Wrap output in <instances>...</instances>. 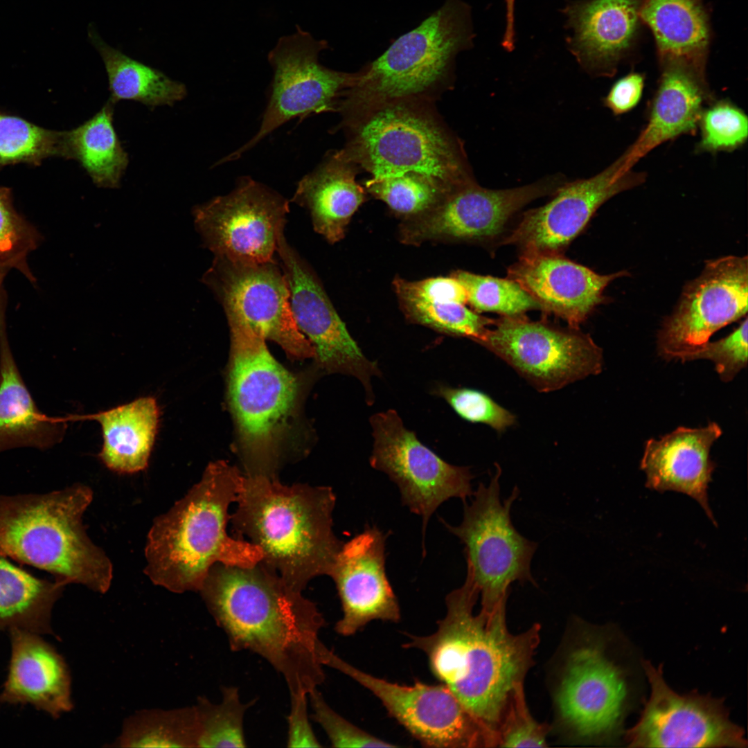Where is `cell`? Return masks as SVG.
Returning <instances> with one entry per match:
<instances>
[{
    "label": "cell",
    "instance_id": "obj_1",
    "mask_svg": "<svg viewBox=\"0 0 748 748\" xmlns=\"http://www.w3.org/2000/svg\"><path fill=\"white\" fill-rule=\"evenodd\" d=\"M479 592L466 574L445 598L446 614L427 636L409 635L406 648L424 652L434 676L483 727L497 747L501 723L516 695L524 691L540 641V626L511 633L503 602L474 608Z\"/></svg>",
    "mask_w": 748,
    "mask_h": 748
},
{
    "label": "cell",
    "instance_id": "obj_2",
    "mask_svg": "<svg viewBox=\"0 0 748 748\" xmlns=\"http://www.w3.org/2000/svg\"><path fill=\"white\" fill-rule=\"evenodd\" d=\"M199 591L231 650L262 657L283 677L290 694H308L323 682L319 634L325 621L302 592L260 562L216 564Z\"/></svg>",
    "mask_w": 748,
    "mask_h": 748
},
{
    "label": "cell",
    "instance_id": "obj_3",
    "mask_svg": "<svg viewBox=\"0 0 748 748\" xmlns=\"http://www.w3.org/2000/svg\"><path fill=\"white\" fill-rule=\"evenodd\" d=\"M335 502L330 487L243 474L229 522L235 537L260 549L262 565L303 592L314 578L329 576L343 544L333 531Z\"/></svg>",
    "mask_w": 748,
    "mask_h": 748
},
{
    "label": "cell",
    "instance_id": "obj_4",
    "mask_svg": "<svg viewBox=\"0 0 748 748\" xmlns=\"http://www.w3.org/2000/svg\"><path fill=\"white\" fill-rule=\"evenodd\" d=\"M242 476L226 461L212 462L200 481L155 519L145 550V573L152 582L175 593L199 591L216 564L248 567L261 561L258 546L226 530Z\"/></svg>",
    "mask_w": 748,
    "mask_h": 748
},
{
    "label": "cell",
    "instance_id": "obj_5",
    "mask_svg": "<svg viewBox=\"0 0 748 748\" xmlns=\"http://www.w3.org/2000/svg\"><path fill=\"white\" fill-rule=\"evenodd\" d=\"M341 152L371 179L423 178L447 193L476 181L463 143L434 102L391 100L341 118Z\"/></svg>",
    "mask_w": 748,
    "mask_h": 748
},
{
    "label": "cell",
    "instance_id": "obj_6",
    "mask_svg": "<svg viewBox=\"0 0 748 748\" xmlns=\"http://www.w3.org/2000/svg\"><path fill=\"white\" fill-rule=\"evenodd\" d=\"M91 490L82 484L42 494L0 495V554L105 593L112 564L89 538L82 515Z\"/></svg>",
    "mask_w": 748,
    "mask_h": 748
},
{
    "label": "cell",
    "instance_id": "obj_7",
    "mask_svg": "<svg viewBox=\"0 0 748 748\" xmlns=\"http://www.w3.org/2000/svg\"><path fill=\"white\" fill-rule=\"evenodd\" d=\"M469 13L461 0H445L419 26L395 39L357 72L339 102L341 118L391 100L435 102L453 83L456 55L471 44Z\"/></svg>",
    "mask_w": 748,
    "mask_h": 748
},
{
    "label": "cell",
    "instance_id": "obj_8",
    "mask_svg": "<svg viewBox=\"0 0 748 748\" xmlns=\"http://www.w3.org/2000/svg\"><path fill=\"white\" fill-rule=\"evenodd\" d=\"M225 314L231 333L229 400L245 474L276 477L298 383L270 354L262 335L236 314Z\"/></svg>",
    "mask_w": 748,
    "mask_h": 748
},
{
    "label": "cell",
    "instance_id": "obj_9",
    "mask_svg": "<svg viewBox=\"0 0 748 748\" xmlns=\"http://www.w3.org/2000/svg\"><path fill=\"white\" fill-rule=\"evenodd\" d=\"M496 471L488 486L481 483L470 504H464L463 518L458 526L440 519L445 527L464 544L467 573L479 592L481 607L492 608L506 602L514 582L535 585L531 564L538 544L514 527L510 510L519 491L515 487L501 501Z\"/></svg>",
    "mask_w": 748,
    "mask_h": 748
},
{
    "label": "cell",
    "instance_id": "obj_10",
    "mask_svg": "<svg viewBox=\"0 0 748 748\" xmlns=\"http://www.w3.org/2000/svg\"><path fill=\"white\" fill-rule=\"evenodd\" d=\"M564 652L553 690L556 722L571 741L605 743L620 733L627 686L604 643L586 633Z\"/></svg>",
    "mask_w": 748,
    "mask_h": 748
},
{
    "label": "cell",
    "instance_id": "obj_11",
    "mask_svg": "<svg viewBox=\"0 0 748 748\" xmlns=\"http://www.w3.org/2000/svg\"><path fill=\"white\" fill-rule=\"evenodd\" d=\"M478 344L513 368L535 389L553 391L603 366V350L591 336L525 315L495 319Z\"/></svg>",
    "mask_w": 748,
    "mask_h": 748
},
{
    "label": "cell",
    "instance_id": "obj_12",
    "mask_svg": "<svg viewBox=\"0 0 748 748\" xmlns=\"http://www.w3.org/2000/svg\"><path fill=\"white\" fill-rule=\"evenodd\" d=\"M328 48L327 41L315 39L298 26L295 33L278 40L268 54L274 76L259 130L247 143L219 161V164L238 159L293 118L337 112L339 100L354 82L357 72L338 71L320 64L319 53Z\"/></svg>",
    "mask_w": 748,
    "mask_h": 748
},
{
    "label": "cell",
    "instance_id": "obj_13",
    "mask_svg": "<svg viewBox=\"0 0 748 748\" xmlns=\"http://www.w3.org/2000/svg\"><path fill=\"white\" fill-rule=\"evenodd\" d=\"M373 448L369 461L386 473L400 490L401 501L422 519V538L436 509L452 498L463 503L473 494L470 467L448 463L407 429L393 409L370 418Z\"/></svg>",
    "mask_w": 748,
    "mask_h": 748
},
{
    "label": "cell",
    "instance_id": "obj_14",
    "mask_svg": "<svg viewBox=\"0 0 748 748\" xmlns=\"http://www.w3.org/2000/svg\"><path fill=\"white\" fill-rule=\"evenodd\" d=\"M323 666L361 684L421 744L438 748L492 747L493 741L444 684L402 685L375 677L345 661L324 645Z\"/></svg>",
    "mask_w": 748,
    "mask_h": 748
},
{
    "label": "cell",
    "instance_id": "obj_15",
    "mask_svg": "<svg viewBox=\"0 0 748 748\" xmlns=\"http://www.w3.org/2000/svg\"><path fill=\"white\" fill-rule=\"evenodd\" d=\"M289 211L281 195L244 177L231 193L195 206L192 212L204 246L215 256L261 263L274 260Z\"/></svg>",
    "mask_w": 748,
    "mask_h": 748
},
{
    "label": "cell",
    "instance_id": "obj_16",
    "mask_svg": "<svg viewBox=\"0 0 748 748\" xmlns=\"http://www.w3.org/2000/svg\"><path fill=\"white\" fill-rule=\"evenodd\" d=\"M567 181L560 174L508 189H489L477 181L447 195L419 216L404 220L400 240L409 245L438 242H483L497 237L510 219L536 199L553 195Z\"/></svg>",
    "mask_w": 748,
    "mask_h": 748
},
{
    "label": "cell",
    "instance_id": "obj_17",
    "mask_svg": "<svg viewBox=\"0 0 748 748\" xmlns=\"http://www.w3.org/2000/svg\"><path fill=\"white\" fill-rule=\"evenodd\" d=\"M202 281L225 312L236 314L288 355L299 359L314 357L313 346L295 322L287 280L274 260L250 263L215 256Z\"/></svg>",
    "mask_w": 748,
    "mask_h": 748
},
{
    "label": "cell",
    "instance_id": "obj_18",
    "mask_svg": "<svg viewBox=\"0 0 748 748\" xmlns=\"http://www.w3.org/2000/svg\"><path fill=\"white\" fill-rule=\"evenodd\" d=\"M643 668L651 694L638 722L627 731L632 747H746L744 731L729 719L722 700L679 695L663 678L661 666Z\"/></svg>",
    "mask_w": 748,
    "mask_h": 748
},
{
    "label": "cell",
    "instance_id": "obj_19",
    "mask_svg": "<svg viewBox=\"0 0 748 748\" xmlns=\"http://www.w3.org/2000/svg\"><path fill=\"white\" fill-rule=\"evenodd\" d=\"M276 252L287 280L294 319L313 346L318 366L328 373H341L358 379L364 388L366 403L372 405L371 379L382 376L377 363L364 355L315 273L287 243L284 231L278 235Z\"/></svg>",
    "mask_w": 748,
    "mask_h": 748
},
{
    "label": "cell",
    "instance_id": "obj_20",
    "mask_svg": "<svg viewBox=\"0 0 748 748\" xmlns=\"http://www.w3.org/2000/svg\"><path fill=\"white\" fill-rule=\"evenodd\" d=\"M634 165L625 152L596 175L566 181L548 203L524 212L501 244L522 254H561L603 203L643 183L645 173L634 171Z\"/></svg>",
    "mask_w": 748,
    "mask_h": 748
},
{
    "label": "cell",
    "instance_id": "obj_21",
    "mask_svg": "<svg viewBox=\"0 0 748 748\" xmlns=\"http://www.w3.org/2000/svg\"><path fill=\"white\" fill-rule=\"evenodd\" d=\"M747 305V256L707 261L664 321L658 337L661 354L666 357L708 342L714 332L746 315Z\"/></svg>",
    "mask_w": 748,
    "mask_h": 748
},
{
    "label": "cell",
    "instance_id": "obj_22",
    "mask_svg": "<svg viewBox=\"0 0 748 748\" xmlns=\"http://www.w3.org/2000/svg\"><path fill=\"white\" fill-rule=\"evenodd\" d=\"M387 535L376 526L343 543L329 574L339 597L342 616L335 631L355 634L373 621L398 622L400 608L385 569Z\"/></svg>",
    "mask_w": 748,
    "mask_h": 748
},
{
    "label": "cell",
    "instance_id": "obj_23",
    "mask_svg": "<svg viewBox=\"0 0 748 748\" xmlns=\"http://www.w3.org/2000/svg\"><path fill=\"white\" fill-rule=\"evenodd\" d=\"M517 282L538 303L541 310L579 328L605 298L603 292L625 271L600 275L562 254H521L508 269Z\"/></svg>",
    "mask_w": 748,
    "mask_h": 748
},
{
    "label": "cell",
    "instance_id": "obj_24",
    "mask_svg": "<svg viewBox=\"0 0 748 748\" xmlns=\"http://www.w3.org/2000/svg\"><path fill=\"white\" fill-rule=\"evenodd\" d=\"M8 631L10 657L0 704L30 705L54 719L71 711V678L63 657L40 634Z\"/></svg>",
    "mask_w": 748,
    "mask_h": 748
},
{
    "label": "cell",
    "instance_id": "obj_25",
    "mask_svg": "<svg viewBox=\"0 0 748 748\" xmlns=\"http://www.w3.org/2000/svg\"><path fill=\"white\" fill-rule=\"evenodd\" d=\"M721 434V428L715 422L700 428L678 427L659 440H648L641 463L648 488L689 495L716 526L708 501V488L715 467L710 449Z\"/></svg>",
    "mask_w": 748,
    "mask_h": 748
},
{
    "label": "cell",
    "instance_id": "obj_26",
    "mask_svg": "<svg viewBox=\"0 0 748 748\" xmlns=\"http://www.w3.org/2000/svg\"><path fill=\"white\" fill-rule=\"evenodd\" d=\"M639 0H591L567 10L573 30L571 50L589 73L609 76L636 36Z\"/></svg>",
    "mask_w": 748,
    "mask_h": 748
},
{
    "label": "cell",
    "instance_id": "obj_27",
    "mask_svg": "<svg viewBox=\"0 0 748 748\" xmlns=\"http://www.w3.org/2000/svg\"><path fill=\"white\" fill-rule=\"evenodd\" d=\"M709 100L704 69L681 62L664 63L647 123L625 151L628 157L636 163L664 142L695 132Z\"/></svg>",
    "mask_w": 748,
    "mask_h": 748
},
{
    "label": "cell",
    "instance_id": "obj_28",
    "mask_svg": "<svg viewBox=\"0 0 748 748\" xmlns=\"http://www.w3.org/2000/svg\"><path fill=\"white\" fill-rule=\"evenodd\" d=\"M6 294L0 295V453L21 447L51 449L62 440L69 417H50L37 407L9 344Z\"/></svg>",
    "mask_w": 748,
    "mask_h": 748
},
{
    "label": "cell",
    "instance_id": "obj_29",
    "mask_svg": "<svg viewBox=\"0 0 748 748\" xmlns=\"http://www.w3.org/2000/svg\"><path fill=\"white\" fill-rule=\"evenodd\" d=\"M360 170L339 150L331 151L298 183L292 202L306 208L314 231L329 243L341 240L366 191L356 180Z\"/></svg>",
    "mask_w": 748,
    "mask_h": 748
},
{
    "label": "cell",
    "instance_id": "obj_30",
    "mask_svg": "<svg viewBox=\"0 0 748 748\" xmlns=\"http://www.w3.org/2000/svg\"><path fill=\"white\" fill-rule=\"evenodd\" d=\"M159 414L157 400L145 396L106 411L72 418L73 421L96 420L103 438L100 458L112 471L129 474L148 466Z\"/></svg>",
    "mask_w": 748,
    "mask_h": 748
},
{
    "label": "cell",
    "instance_id": "obj_31",
    "mask_svg": "<svg viewBox=\"0 0 748 748\" xmlns=\"http://www.w3.org/2000/svg\"><path fill=\"white\" fill-rule=\"evenodd\" d=\"M639 16L654 36L662 64L704 69L709 27L702 0H642Z\"/></svg>",
    "mask_w": 748,
    "mask_h": 748
},
{
    "label": "cell",
    "instance_id": "obj_32",
    "mask_svg": "<svg viewBox=\"0 0 748 748\" xmlns=\"http://www.w3.org/2000/svg\"><path fill=\"white\" fill-rule=\"evenodd\" d=\"M65 585L36 577L0 554V632L17 627L55 636L52 610Z\"/></svg>",
    "mask_w": 748,
    "mask_h": 748
},
{
    "label": "cell",
    "instance_id": "obj_33",
    "mask_svg": "<svg viewBox=\"0 0 748 748\" xmlns=\"http://www.w3.org/2000/svg\"><path fill=\"white\" fill-rule=\"evenodd\" d=\"M109 99L91 118L64 132V159L76 160L100 188H117L129 159L113 124Z\"/></svg>",
    "mask_w": 748,
    "mask_h": 748
},
{
    "label": "cell",
    "instance_id": "obj_34",
    "mask_svg": "<svg viewBox=\"0 0 748 748\" xmlns=\"http://www.w3.org/2000/svg\"><path fill=\"white\" fill-rule=\"evenodd\" d=\"M89 37L104 62L111 93L109 100L114 103L127 100L151 107L172 106L186 97L187 91L183 83L110 46L91 26Z\"/></svg>",
    "mask_w": 748,
    "mask_h": 748
},
{
    "label": "cell",
    "instance_id": "obj_35",
    "mask_svg": "<svg viewBox=\"0 0 748 748\" xmlns=\"http://www.w3.org/2000/svg\"><path fill=\"white\" fill-rule=\"evenodd\" d=\"M197 733L195 705L170 710H143L125 721L114 746L197 747Z\"/></svg>",
    "mask_w": 748,
    "mask_h": 748
},
{
    "label": "cell",
    "instance_id": "obj_36",
    "mask_svg": "<svg viewBox=\"0 0 748 748\" xmlns=\"http://www.w3.org/2000/svg\"><path fill=\"white\" fill-rule=\"evenodd\" d=\"M51 157L64 158V132L0 112V168L17 163L38 166Z\"/></svg>",
    "mask_w": 748,
    "mask_h": 748
},
{
    "label": "cell",
    "instance_id": "obj_37",
    "mask_svg": "<svg viewBox=\"0 0 748 748\" xmlns=\"http://www.w3.org/2000/svg\"><path fill=\"white\" fill-rule=\"evenodd\" d=\"M253 702L243 703L238 688L233 686L222 688V700L217 704L199 697L195 704L197 747H245L244 717Z\"/></svg>",
    "mask_w": 748,
    "mask_h": 748
},
{
    "label": "cell",
    "instance_id": "obj_38",
    "mask_svg": "<svg viewBox=\"0 0 748 748\" xmlns=\"http://www.w3.org/2000/svg\"><path fill=\"white\" fill-rule=\"evenodd\" d=\"M406 319L411 323L451 336L468 338L479 343L495 319L481 316L465 304L443 303L398 296Z\"/></svg>",
    "mask_w": 748,
    "mask_h": 748
},
{
    "label": "cell",
    "instance_id": "obj_39",
    "mask_svg": "<svg viewBox=\"0 0 748 748\" xmlns=\"http://www.w3.org/2000/svg\"><path fill=\"white\" fill-rule=\"evenodd\" d=\"M467 293V303L477 312H495L501 317H520L540 310L538 303L517 282L506 278L475 274L463 270L454 271Z\"/></svg>",
    "mask_w": 748,
    "mask_h": 748
},
{
    "label": "cell",
    "instance_id": "obj_40",
    "mask_svg": "<svg viewBox=\"0 0 748 748\" xmlns=\"http://www.w3.org/2000/svg\"><path fill=\"white\" fill-rule=\"evenodd\" d=\"M363 185L367 193L383 202L402 220L427 213L449 193L423 178L368 179Z\"/></svg>",
    "mask_w": 748,
    "mask_h": 748
},
{
    "label": "cell",
    "instance_id": "obj_41",
    "mask_svg": "<svg viewBox=\"0 0 748 748\" xmlns=\"http://www.w3.org/2000/svg\"><path fill=\"white\" fill-rule=\"evenodd\" d=\"M42 240L36 227L15 208L11 189L0 186V261L12 265L35 283L27 257Z\"/></svg>",
    "mask_w": 748,
    "mask_h": 748
},
{
    "label": "cell",
    "instance_id": "obj_42",
    "mask_svg": "<svg viewBox=\"0 0 748 748\" xmlns=\"http://www.w3.org/2000/svg\"><path fill=\"white\" fill-rule=\"evenodd\" d=\"M697 127L700 130L698 152H731L747 140V116L729 100H719L704 107Z\"/></svg>",
    "mask_w": 748,
    "mask_h": 748
},
{
    "label": "cell",
    "instance_id": "obj_43",
    "mask_svg": "<svg viewBox=\"0 0 748 748\" xmlns=\"http://www.w3.org/2000/svg\"><path fill=\"white\" fill-rule=\"evenodd\" d=\"M431 393L444 399L458 416L470 422L484 424L502 432L516 422L513 413L479 390L438 383Z\"/></svg>",
    "mask_w": 748,
    "mask_h": 748
},
{
    "label": "cell",
    "instance_id": "obj_44",
    "mask_svg": "<svg viewBox=\"0 0 748 748\" xmlns=\"http://www.w3.org/2000/svg\"><path fill=\"white\" fill-rule=\"evenodd\" d=\"M747 323L746 317L738 328L726 337L673 352L666 357L682 361L709 359L715 364L721 380L731 381L747 364Z\"/></svg>",
    "mask_w": 748,
    "mask_h": 748
},
{
    "label": "cell",
    "instance_id": "obj_45",
    "mask_svg": "<svg viewBox=\"0 0 748 748\" xmlns=\"http://www.w3.org/2000/svg\"><path fill=\"white\" fill-rule=\"evenodd\" d=\"M312 709V718L323 729L335 747H394L396 745L380 739L354 725L335 711L321 693L315 688L308 693Z\"/></svg>",
    "mask_w": 748,
    "mask_h": 748
},
{
    "label": "cell",
    "instance_id": "obj_46",
    "mask_svg": "<svg viewBox=\"0 0 748 748\" xmlns=\"http://www.w3.org/2000/svg\"><path fill=\"white\" fill-rule=\"evenodd\" d=\"M547 724L536 721L529 712L524 691L518 693L508 708L497 732L500 747H545Z\"/></svg>",
    "mask_w": 748,
    "mask_h": 748
},
{
    "label": "cell",
    "instance_id": "obj_47",
    "mask_svg": "<svg viewBox=\"0 0 748 748\" xmlns=\"http://www.w3.org/2000/svg\"><path fill=\"white\" fill-rule=\"evenodd\" d=\"M393 287L397 296H408L434 302L467 303V293L454 277H433L410 281L395 278Z\"/></svg>",
    "mask_w": 748,
    "mask_h": 748
},
{
    "label": "cell",
    "instance_id": "obj_48",
    "mask_svg": "<svg viewBox=\"0 0 748 748\" xmlns=\"http://www.w3.org/2000/svg\"><path fill=\"white\" fill-rule=\"evenodd\" d=\"M287 716V746L288 747H320L310 724L308 711V694L292 693Z\"/></svg>",
    "mask_w": 748,
    "mask_h": 748
},
{
    "label": "cell",
    "instance_id": "obj_49",
    "mask_svg": "<svg viewBox=\"0 0 748 748\" xmlns=\"http://www.w3.org/2000/svg\"><path fill=\"white\" fill-rule=\"evenodd\" d=\"M644 80L642 74L636 72L618 80L604 98V105L616 116L631 111L641 100Z\"/></svg>",
    "mask_w": 748,
    "mask_h": 748
},
{
    "label": "cell",
    "instance_id": "obj_50",
    "mask_svg": "<svg viewBox=\"0 0 748 748\" xmlns=\"http://www.w3.org/2000/svg\"><path fill=\"white\" fill-rule=\"evenodd\" d=\"M506 27L503 39L502 44L508 51L513 49L515 31H514V3L515 0H506Z\"/></svg>",
    "mask_w": 748,
    "mask_h": 748
},
{
    "label": "cell",
    "instance_id": "obj_51",
    "mask_svg": "<svg viewBox=\"0 0 748 748\" xmlns=\"http://www.w3.org/2000/svg\"><path fill=\"white\" fill-rule=\"evenodd\" d=\"M12 269H14V267H13V266L12 265L0 261V293L3 290L2 285H3V280L6 278L7 274Z\"/></svg>",
    "mask_w": 748,
    "mask_h": 748
}]
</instances>
